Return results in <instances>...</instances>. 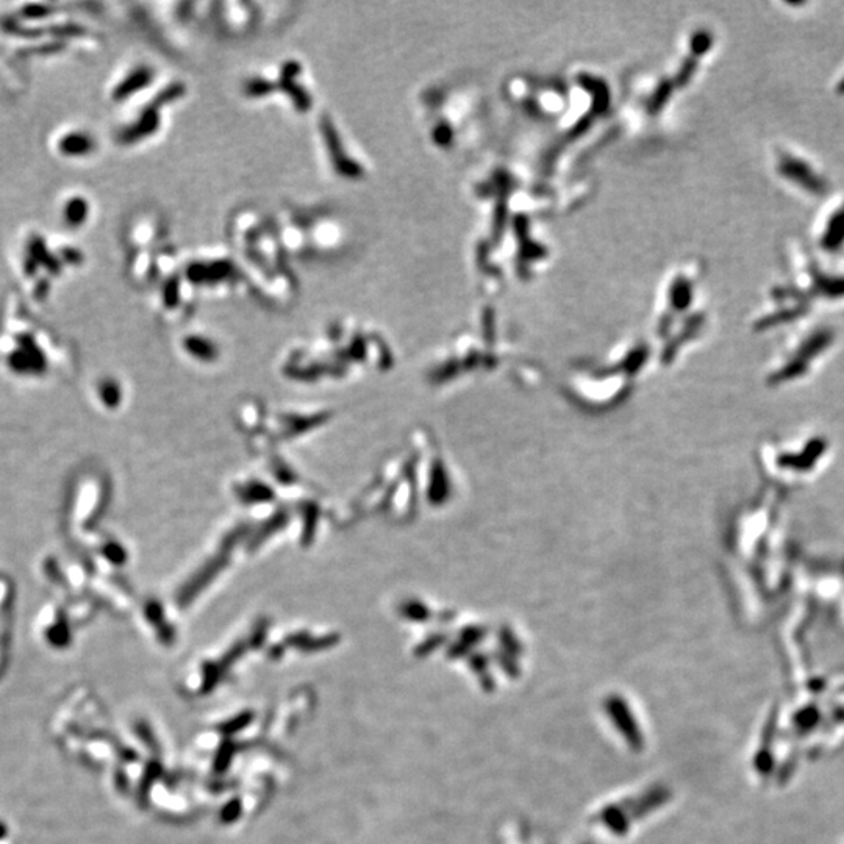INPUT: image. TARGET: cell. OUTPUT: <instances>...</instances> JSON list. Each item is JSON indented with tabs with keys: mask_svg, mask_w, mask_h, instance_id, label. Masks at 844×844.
Segmentation results:
<instances>
[]
</instances>
